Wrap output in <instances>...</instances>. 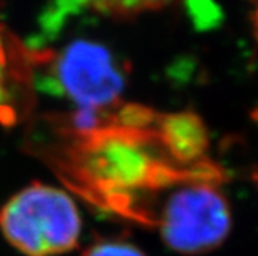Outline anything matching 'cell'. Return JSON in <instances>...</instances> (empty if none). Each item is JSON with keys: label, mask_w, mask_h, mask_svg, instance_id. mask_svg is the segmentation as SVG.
Here are the masks:
<instances>
[{"label": "cell", "mask_w": 258, "mask_h": 256, "mask_svg": "<svg viewBox=\"0 0 258 256\" xmlns=\"http://www.w3.org/2000/svg\"><path fill=\"white\" fill-rule=\"evenodd\" d=\"M124 87V68L101 43L76 40L59 53L37 50L34 88L68 99L78 110L119 105Z\"/></svg>", "instance_id": "obj_3"}, {"label": "cell", "mask_w": 258, "mask_h": 256, "mask_svg": "<svg viewBox=\"0 0 258 256\" xmlns=\"http://www.w3.org/2000/svg\"><path fill=\"white\" fill-rule=\"evenodd\" d=\"M221 178L181 182L164 193L150 215L149 227L181 254H204L218 248L232 230V210L221 190Z\"/></svg>", "instance_id": "obj_2"}, {"label": "cell", "mask_w": 258, "mask_h": 256, "mask_svg": "<svg viewBox=\"0 0 258 256\" xmlns=\"http://www.w3.org/2000/svg\"><path fill=\"white\" fill-rule=\"evenodd\" d=\"M5 238L28 256L67 253L78 245L82 222L65 192L33 184L13 196L0 212Z\"/></svg>", "instance_id": "obj_4"}, {"label": "cell", "mask_w": 258, "mask_h": 256, "mask_svg": "<svg viewBox=\"0 0 258 256\" xmlns=\"http://www.w3.org/2000/svg\"><path fill=\"white\" fill-rule=\"evenodd\" d=\"M253 30H255V36L258 39V4H256V10L253 14Z\"/></svg>", "instance_id": "obj_8"}, {"label": "cell", "mask_w": 258, "mask_h": 256, "mask_svg": "<svg viewBox=\"0 0 258 256\" xmlns=\"http://www.w3.org/2000/svg\"><path fill=\"white\" fill-rule=\"evenodd\" d=\"M60 168L85 199L118 216L149 225L158 199L175 185L221 178L218 165H190L181 157L170 114L121 104L105 122L82 134H62Z\"/></svg>", "instance_id": "obj_1"}, {"label": "cell", "mask_w": 258, "mask_h": 256, "mask_svg": "<svg viewBox=\"0 0 258 256\" xmlns=\"http://www.w3.org/2000/svg\"><path fill=\"white\" fill-rule=\"evenodd\" d=\"M37 51L0 20V124L13 125L31 107Z\"/></svg>", "instance_id": "obj_5"}, {"label": "cell", "mask_w": 258, "mask_h": 256, "mask_svg": "<svg viewBox=\"0 0 258 256\" xmlns=\"http://www.w3.org/2000/svg\"><path fill=\"white\" fill-rule=\"evenodd\" d=\"M172 2L173 0H48L39 16V33L27 45L33 50H43L46 43L59 36L68 20L84 13L127 17L162 8Z\"/></svg>", "instance_id": "obj_6"}, {"label": "cell", "mask_w": 258, "mask_h": 256, "mask_svg": "<svg viewBox=\"0 0 258 256\" xmlns=\"http://www.w3.org/2000/svg\"><path fill=\"white\" fill-rule=\"evenodd\" d=\"M84 256H146V253L128 241L105 239L93 244Z\"/></svg>", "instance_id": "obj_7"}]
</instances>
